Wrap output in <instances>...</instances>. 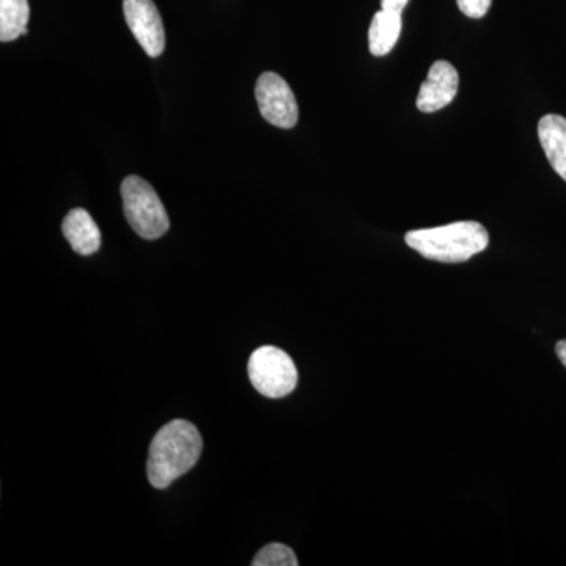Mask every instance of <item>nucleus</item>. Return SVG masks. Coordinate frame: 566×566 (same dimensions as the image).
Returning a JSON list of instances; mask_svg holds the SVG:
<instances>
[{"mask_svg": "<svg viewBox=\"0 0 566 566\" xmlns=\"http://www.w3.org/2000/svg\"><path fill=\"white\" fill-rule=\"evenodd\" d=\"M203 441L196 424L172 420L153 438L147 474L153 486L166 490L175 480L191 471L202 455Z\"/></svg>", "mask_w": 566, "mask_h": 566, "instance_id": "obj_1", "label": "nucleus"}, {"mask_svg": "<svg viewBox=\"0 0 566 566\" xmlns=\"http://www.w3.org/2000/svg\"><path fill=\"white\" fill-rule=\"evenodd\" d=\"M406 244L423 259L441 263H464L485 251L490 234L482 223L461 221L434 229L412 230L406 233Z\"/></svg>", "mask_w": 566, "mask_h": 566, "instance_id": "obj_2", "label": "nucleus"}, {"mask_svg": "<svg viewBox=\"0 0 566 566\" xmlns=\"http://www.w3.org/2000/svg\"><path fill=\"white\" fill-rule=\"evenodd\" d=\"M123 211L134 232L144 240H158L170 229V219L150 182L132 175L122 182Z\"/></svg>", "mask_w": 566, "mask_h": 566, "instance_id": "obj_3", "label": "nucleus"}, {"mask_svg": "<svg viewBox=\"0 0 566 566\" xmlns=\"http://www.w3.org/2000/svg\"><path fill=\"white\" fill-rule=\"evenodd\" d=\"M249 379L256 392L268 398H283L297 386L296 365L277 346H262L252 353L248 365Z\"/></svg>", "mask_w": 566, "mask_h": 566, "instance_id": "obj_4", "label": "nucleus"}, {"mask_svg": "<svg viewBox=\"0 0 566 566\" xmlns=\"http://www.w3.org/2000/svg\"><path fill=\"white\" fill-rule=\"evenodd\" d=\"M255 98L259 103L263 118L271 125L282 129H292L300 120V107H297L294 93L289 82L277 73H263L255 85Z\"/></svg>", "mask_w": 566, "mask_h": 566, "instance_id": "obj_5", "label": "nucleus"}, {"mask_svg": "<svg viewBox=\"0 0 566 566\" xmlns=\"http://www.w3.org/2000/svg\"><path fill=\"white\" fill-rule=\"evenodd\" d=\"M123 13L129 31L139 41L145 54L156 59L166 48L161 14L153 0H123Z\"/></svg>", "mask_w": 566, "mask_h": 566, "instance_id": "obj_6", "label": "nucleus"}, {"mask_svg": "<svg viewBox=\"0 0 566 566\" xmlns=\"http://www.w3.org/2000/svg\"><path fill=\"white\" fill-rule=\"evenodd\" d=\"M458 85L460 76L455 66L446 61L434 62L417 96V109L423 114L444 109L455 99Z\"/></svg>", "mask_w": 566, "mask_h": 566, "instance_id": "obj_7", "label": "nucleus"}, {"mask_svg": "<svg viewBox=\"0 0 566 566\" xmlns=\"http://www.w3.org/2000/svg\"><path fill=\"white\" fill-rule=\"evenodd\" d=\"M62 232L73 251L80 255H93L102 248V232L88 211L82 208H74L66 214L63 219Z\"/></svg>", "mask_w": 566, "mask_h": 566, "instance_id": "obj_8", "label": "nucleus"}, {"mask_svg": "<svg viewBox=\"0 0 566 566\" xmlns=\"http://www.w3.org/2000/svg\"><path fill=\"white\" fill-rule=\"evenodd\" d=\"M538 137L547 161L566 181V118L547 114L538 123Z\"/></svg>", "mask_w": 566, "mask_h": 566, "instance_id": "obj_9", "label": "nucleus"}, {"mask_svg": "<svg viewBox=\"0 0 566 566\" xmlns=\"http://www.w3.org/2000/svg\"><path fill=\"white\" fill-rule=\"evenodd\" d=\"M401 14L379 10L368 29V48L376 57L389 54L400 39Z\"/></svg>", "mask_w": 566, "mask_h": 566, "instance_id": "obj_10", "label": "nucleus"}, {"mask_svg": "<svg viewBox=\"0 0 566 566\" xmlns=\"http://www.w3.org/2000/svg\"><path fill=\"white\" fill-rule=\"evenodd\" d=\"M31 7L28 0H0V41H13L28 33Z\"/></svg>", "mask_w": 566, "mask_h": 566, "instance_id": "obj_11", "label": "nucleus"}, {"mask_svg": "<svg viewBox=\"0 0 566 566\" xmlns=\"http://www.w3.org/2000/svg\"><path fill=\"white\" fill-rule=\"evenodd\" d=\"M296 554L293 553L292 547L281 545V543H271L259 551L253 557L252 566H297Z\"/></svg>", "mask_w": 566, "mask_h": 566, "instance_id": "obj_12", "label": "nucleus"}, {"mask_svg": "<svg viewBox=\"0 0 566 566\" xmlns=\"http://www.w3.org/2000/svg\"><path fill=\"white\" fill-rule=\"evenodd\" d=\"M458 9L461 13H464L468 18H480L486 17L488 11L491 9L493 0H457Z\"/></svg>", "mask_w": 566, "mask_h": 566, "instance_id": "obj_13", "label": "nucleus"}, {"mask_svg": "<svg viewBox=\"0 0 566 566\" xmlns=\"http://www.w3.org/2000/svg\"><path fill=\"white\" fill-rule=\"evenodd\" d=\"M408 2L409 0H381V9L401 14V11L408 6Z\"/></svg>", "mask_w": 566, "mask_h": 566, "instance_id": "obj_14", "label": "nucleus"}, {"mask_svg": "<svg viewBox=\"0 0 566 566\" xmlns=\"http://www.w3.org/2000/svg\"><path fill=\"white\" fill-rule=\"evenodd\" d=\"M556 353L560 363L566 367V340H560L556 345Z\"/></svg>", "mask_w": 566, "mask_h": 566, "instance_id": "obj_15", "label": "nucleus"}]
</instances>
